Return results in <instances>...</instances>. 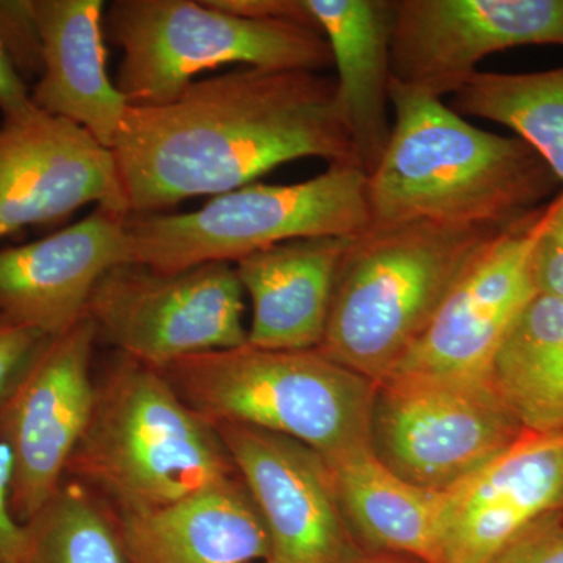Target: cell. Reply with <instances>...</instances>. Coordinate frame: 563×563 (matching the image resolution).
<instances>
[{"label": "cell", "mask_w": 563, "mask_h": 563, "mask_svg": "<svg viewBox=\"0 0 563 563\" xmlns=\"http://www.w3.org/2000/svg\"><path fill=\"white\" fill-rule=\"evenodd\" d=\"M111 151L129 217L239 190L299 158L362 169L335 79L301 69L232 70L166 103H129Z\"/></svg>", "instance_id": "cell-1"}, {"label": "cell", "mask_w": 563, "mask_h": 563, "mask_svg": "<svg viewBox=\"0 0 563 563\" xmlns=\"http://www.w3.org/2000/svg\"><path fill=\"white\" fill-rule=\"evenodd\" d=\"M390 102V141L368 176L372 225L509 224L558 185L523 140L474 128L429 92L391 79Z\"/></svg>", "instance_id": "cell-2"}, {"label": "cell", "mask_w": 563, "mask_h": 563, "mask_svg": "<svg viewBox=\"0 0 563 563\" xmlns=\"http://www.w3.org/2000/svg\"><path fill=\"white\" fill-rule=\"evenodd\" d=\"M235 476L217 428L161 369L121 352L106 362L66 479L124 517L165 509Z\"/></svg>", "instance_id": "cell-3"}, {"label": "cell", "mask_w": 563, "mask_h": 563, "mask_svg": "<svg viewBox=\"0 0 563 563\" xmlns=\"http://www.w3.org/2000/svg\"><path fill=\"white\" fill-rule=\"evenodd\" d=\"M509 224L413 221L372 225L354 236L336 268L318 351L380 383L421 339L455 282Z\"/></svg>", "instance_id": "cell-4"}, {"label": "cell", "mask_w": 563, "mask_h": 563, "mask_svg": "<svg viewBox=\"0 0 563 563\" xmlns=\"http://www.w3.org/2000/svg\"><path fill=\"white\" fill-rule=\"evenodd\" d=\"M161 372L211 424L290 437L328 463L373 451L376 383L318 350L269 351L246 343L190 355Z\"/></svg>", "instance_id": "cell-5"}, {"label": "cell", "mask_w": 563, "mask_h": 563, "mask_svg": "<svg viewBox=\"0 0 563 563\" xmlns=\"http://www.w3.org/2000/svg\"><path fill=\"white\" fill-rule=\"evenodd\" d=\"M372 228L368 174L354 166L290 185L250 184L181 214L128 217L129 263L174 273L235 263L276 244L354 239Z\"/></svg>", "instance_id": "cell-6"}, {"label": "cell", "mask_w": 563, "mask_h": 563, "mask_svg": "<svg viewBox=\"0 0 563 563\" xmlns=\"http://www.w3.org/2000/svg\"><path fill=\"white\" fill-rule=\"evenodd\" d=\"M103 25L122 52L117 87L131 106L173 101L196 74L224 65L313 73L333 65L317 29L229 13L209 0H117Z\"/></svg>", "instance_id": "cell-7"}, {"label": "cell", "mask_w": 563, "mask_h": 563, "mask_svg": "<svg viewBox=\"0 0 563 563\" xmlns=\"http://www.w3.org/2000/svg\"><path fill=\"white\" fill-rule=\"evenodd\" d=\"M523 433L488 379L391 374L376 384L373 453L418 487L451 490Z\"/></svg>", "instance_id": "cell-8"}, {"label": "cell", "mask_w": 563, "mask_h": 563, "mask_svg": "<svg viewBox=\"0 0 563 563\" xmlns=\"http://www.w3.org/2000/svg\"><path fill=\"white\" fill-rule=\"evenodd\" d=\"M243 296L233 263L174 273L121 263L96 285L87 314L117 352L162 369L246 344Z\"/></svg>", "instance_id": "cell-9"}, {"label": "cell", "mask_w": 563, "mask_h": 563, "mask_svg": "<svg viewBox=\"0 0 563 563\" xmlns=\"http://www.w3.org/2000/svg\"><path fill=\"white\" fill-rule=\"evenodd\" d=\"M98 339L88 314L62 335L46 336L0 401V443L13 463L11 509L22 525L65 483L90 421Z\"/></svg>", "instance_id": "cell-10"}, {"label": "cell", "mask_w": 563, "mask_h": 563, "mask_svg": "<svg viewBox=\"0 0 563 563\" xmlns=\"http://www.w3.org/2000/svg\"><path fill=\"white\" fill-rule=\"evenodd\" d=\"M235 472L268 533L265 563H358L366 551L344 517L331 466L290 437L220 422Z\"/></svg>", "instance_id": "cell-11"}, {"label": "cell", "mask_w": 563, "mask_h": 563, "mask_svg": "<svg viewBox=\"0 0 563 563\" xmlns=\"http://www.w3.org/2000/svg\"><path fill=\"white\" fill-rule=\"evenodd\" d=\"M544 209L539 207L510 222L477 255L391 374L488 379L507 333L539 292L532 252Z\"/></svg>", "instance_id": "cell-12"}, {"label": "cell", "mask_w": 563, "mask_h": 563, "mask_svg": "<svg viewBox=\"0 0 563 563\" xmlns=\"http://www.w3.org/2000/svg\"><path fill=\"white\" fill-rule=\"evenodd\" d=\"M563 46V0H396L391 79L442 99L495 52Z\"/></svg>", "instance_id": "cell-13"}, {"label": "cell", "mask_w": 563, "mask_h": 563, "mask_svg": "<svg viewBox=\"0 0 563 563\" xmlns=\"http://www.w3.org/2000/svg\"><path fill=\"white\" fill-rule=\"evenodd\" d=\"M96 203L129 217L113 151L65 118L38 111L0 125V239Z\"/></svg>", "instance_id": "cell-14"}, {"label": "cell", "mask_w": 563, "mask_h": 563, "mask_svg": "<svg viewBox=\"0 0 563 563\" xmlns=\"http://www.w3.org/2000/svg\"><path fill=\"white\" fill-rule=\"evenodd\" d=\"M125 220L98 207L46 239L0 251V314L44 336L74 328L103 274L129 263Z\"/></svg>", "instance_id": "cell-15"}, {"label": "cell", "mask_w": 563, "mask_h": 563, "mask_svg": "<svg viewBox=\"0 0 563 563\" xmlns=\"http://www.w3.org/2000/svg\"><path fill=\"white\" fill-rule=\"evenodd\" d=\"M563 509V431L523 433L444 492L443 563H485L526 526Z\"/></svg>", "instance_id": "cell-16"}, {"label": "cell", "mask_w": 563, "mask_h": 563, "mask_svg": "<svg viewBox=\"0 0 563 563\" xmlns=\"http://www.w3.org/2000/svg\"><path fill=\"white\" fill-rule=\"evenodd\" d=\"M396 0H295L296 21L322 33L336 68L344 124L363 172L379 165L393 124L390 44Z\"/></svg>", "instance_id": "cell-17"}, {"label": "cell", "mask_w": 563, "mask_h": 563, "mask_svg": "<svg viewBox=\"0 0 563 563\" xmlns=\"http://www.w3.org/2000/svg\"><path fill=\"white\" fill-rule=\"evenodd\" d=\"M43 73L32 101L113 150L129 102L107 74L102 0H35Z\"/></svg>", "instance_id": "cell-18"}, {"label": "cell", "mask_w": 563, "mask_h": 563, "mask_svg": "<svg viewBox=\"0 0 563 563\" xmlns=\"http://www.w3.org/2000/svg\"><path fill=\"white\" fill-rule=\"evenodd\" d=\"M350 240H292L233 263L252 302L247 344L269 351L321 346L336 268Z\"/></svg>", "instance_id": "cell-19"}, {"label": "cell", "mask_w": 563, "mask_h": 563, "mask_svg": "<svg viewBox=\"0 0 563 563\" xmlns=\"http://www.w3.org/2000/svg\"><path fill=\"white\" fill-rule=\"evenodd\" d=\"M117 517L129 563H265L269 555L268 533L239 476L165 509Z\"/></svg>", "instance_id": "cell-20"}, {"label": "cell", "mask_w": 563, "mask_h": 563, "mask_svg": "<svg viewBox=\"0 0 563 563\" xmlns=\"http://www.w3.org/2000/svg\"><path fill=\"white\" fill-rule=\"evenodd\" d=\"M344 517L366 553L443 563L444 492L396 476L373 451L329 463Z\"/></svg>", "instance_id": "cell-21"}, {"label": "cell", "mask_w": 563, "mask_h": 563, "mask_svg": "<svg viewBox=\"0 0 563 563\" xmlns=\"http://www.w3.org/2000/svg\"><path fill=\"white\" fill-rule=\"evenodd\" d=\"M488 380L526 433L563 431V299L537 292L507 333Z\"/></svg>", "instance_id": "cell-22"}, {"label": "cell", "mask_w": 563, "mask_h": 563, "mask_svg": "<svg viewBox=\"0 0 563 563\" xmlns=\"http://www.w3.org/2000/svg\"><path fill=\"white\" fill-rule=\"evenodd\" d=\"M462 117L506 125L563 181V68L539 73H474L454 92Z\"/></svg>", "instance_id": "cell-23"}, {"label": "cell", "mask_w": 563, "mask_h": 563, "mask_svg": "<svg viewBox=\"0 0 563 563\" xmlns=\"http://www.w3.org/2000/svg\"><path fill=\"white\" fill-rule=\"evenodd\" d=\"M14 563H129L117 514L76 481L65 479L24 523Z\"/></svg>", "instance_id": "cell-24"}, {"label": "cell", "mask_w": 563, "mask_h": 563, "mask_svg": "<svg viewBox=\"0 0 563 563\" xmlns=\"http://www.w3.org/2000/svg\"><path fill=\"white\" fill-rule=\"evenodd\" d=\"M0 47L22 79H40L43 40L35 0H0Z\"/></svg>", "instance_id": "cell-25"}, {"label": "cell", "mask_w": 563, "mask_h": 563, "mask_svg": "<svg viewBox=\"0 0 563 563\" xmlns=\"http://www.w3.org/2000/svg\"><path fill=\"white\" fill-rule=\"evenodd\" d=\"M485 563H563L561 510L526 526Z\"/></svg>", "instance_id": "cell-26"}, {"label": "cell", "mask_w": 563, "mask_h": 563, "mask_svg": "<svg viewBox=\"0 0 563 563\" xmlns=\"http://www.w3.org/2000/svg\"><path fill=\"white\" fill-rule=\"evenodd\" d=\"M532 274L540 295L563 299V191L544 209L532 252Z\"/></svg>", "instance_id": "cell-27"}, {"label": "cell", "mask_w": 563, "mask_h": 563, "mask_svg": "<svg viewBox=\"0 0 563 563\" xmlns=\"http://www.w3.org/2000/svg\"><path fill=\"white\" fill-rule=\"evenodd\" d=\"M46 336L0 314V401Z\"/></svg>", "instance_id": "cell-28"}, {"label": "cell", "mask_w": 563, "mask_h": 563, "mask_svg": "<svg viewBox=\"0 0 563 563\" xmlns=\"http://www.w3.org/2000/svg\"><path fill=\"white\" fill-rule=\"evenodd\" d=\"M13 463L5 444L0 443V563H14L24 542V525L11 509Z\"/></svg>", "instance_id": "cell-29"}, {"label": "cell", "mask_w": 563, "mask_h": 563, "mask_svg": "<svg viewBox=\"0 0 563 563\" xmlns=\"http://www.w3.org/2000/svg\"><path fill=\"white\" fill-rule=\"evenodd\" d=\"M0 111L3 121H24L38 113L32 95L27 90L25 80L22 79L13 63L7 57L0 47Z\"/></svg>", "instance_id": "cell-30"}, {"label": "cell", "mask_w": 563, "mask_h": 563, "mask_svg": "<svg viewBox=\"0 0 563 563\" xmlns=\"http://www.w3.org/2000/svg\"><path fill=\"white\" fill-rule=\"evenodd\" d=\"M358 563H426L412 555L395 553H366Z\"/></svg>", "instance_id": "cell-31"}, {"label": "cell", "mask_w": 563, "mask_h": 563, "mask_svg": "<svg viewBox=\"0 0 563 563\" xmlns=\"http://www.w3.org/2000/svg\"><path fill=\"white\" fill-rule=\"evenodd\" d=\"M562 520H563V509H561Z\"/></svg>", "instance_id": "cell-32"}]
</instances>
